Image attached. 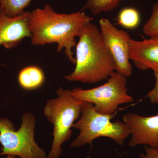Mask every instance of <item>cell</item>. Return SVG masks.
I'll list each match as a JSON object with an SVG mask.
<instances>
[{"mask_svg": "<svg viewBox=\"0 0 158 158\" xmlns=\"http://www.w3.org/2000/svg\"><path fill=\"white\" fill-rule=\"evenodd\" d=\"M90 21L89 15L84 11L59 13L54 11L50 5L45 4L43 8L30 12L29 28L31 44L43 46L56 43L57 51L64 49L66 57L75 65L72 50L76 46V38Z\"/></svg>", "mask_w": 158, "mask_h": 158, "instance_id": "1", "label": "cell"}, {"mask_svg": "<svg viewBox=\"0 0 158 158\" xmlns=\"http://www.w3.org/2000/svg\"><path fill=\"white\" fill-rule=\"evenodd\" d=\"M78 37L75 68L64 78L88 84L108 79L115 71V62L97 26L90 22Z\"/></svg>", "mask_w": 158, "mask_h": 158, "instance_id": "2", "label": "cell"}, {"mask_svg": "<svg viewBox=\"0 0 158 158\" xmlns=\"http://www.w3.org/2000/svg\"><path fill=\"white\" fill-rule=\"evenodd\" d=\"M56 98L48 100L44 114L53 125V140L48 158H59L62 156V146L70 139L72 134L71 128L81 116L83 102L77 100L71 90L61 87L56 92Z\"/></svg>", "mask_w": 158, "mask_h": 158, "instance_id": "3", "label": "cell"}, {"mask_svg": "<svg viewBox=\"0 0 158 158\" xmlns=\"http://www.w3.org/2000/svg\"><path fill=\"white\" fill-rule=\"evenodd\" d=\"M116 115V113L112 115L98 113L92 103L83 102L81 117L72 127L80 132L71 143V147L77 148L89 144L92 147L94 140L101 137L110 138L118 145H123L130 136V131L123 122H111Z\"/></svg>", "mask_w": 158, "mask_h": 158, "instance_id": "4", "label": "cell"}, {"mask_svg": "<svg viewBox=\"0 0 158 158\" xmlns=\"http://www.w3.org/2000/svg\"><path fill=\"white\" fill-rule=\"evenodd\" d=\"M36 119L30 112L23 115L20 127L15 130L14 123L0 117V156L12 155L20 158H48L45 152L34 139Z\"/></svg>", "mask_w": 158, "mask_h": 158, "instance_id": "5", "label": "cell"}, {"mask_svg": "<svg viewBox=\"0 0 158 158\" xmlns=\"http://www.w3.org/2000/svg\"><path fill=\"white\" fill-rule=\"evenodd\" d=\"M127 78L115 71L103 85L89 89L74 88L71 93L77 100L92 103L98 113L112 115L116 113L120 105L134 100L128 94Z\"/></svg>", "mask_w": 158, "mask_h": 158, "instance_id": "6", "label": "cell"}, {"mask_svg": "<svg viewBox=\"0 0 158 158\" xmlns=\"http://www.w3.org/2000/svg\"><path fill=\"white\" fill-rule=\"evenodd\" d=\"M99 25L103 39L114 59L115 71L127 77H131L133 69L130 62L129 34L117 28L107 19H101Z\"/></svg>", "mask_w": 158, "mask_h": 158, "instance_id": "7", "label": "cell"}, {"mask_svg": "<svg viewBox=\"0 0 158 158\" xmlns=\"http://www.w3.org/2000/svg\"><path fill=\"white\" fill-rule=\"evenodd\" d=\"M131 135L129 145L134 148L145 145L158 147V114L144 116L135 113H128L123 116Z\"/></svg>", "mask_w": 158, "mask_h": 158, "instance_id": "8", "label": "cell"}, {"mask_svg": "<svg viewBox=\"0 0 158 158\" xmlns=\"http://www.w3.org/2000/svg\"><path fill=\"white\" fill-rule=\"evenodd\" d=\"M30 15V11H25L17 16L10 17L0 10V46L10 49L26 37H31Z\"/></svg>", "mask_w": 158, "mask_h": 158, "instance_id": "9", "label": "cell"}, {"mask_svg": "<svg viewBox=\"0 0 158 158\" xmlns=\"http://www.w3.org/2000/svg\"><path fill=\"white\" fill-rule=\"evenodd\" d=\"M130 60L140 70L151 69L158 73V36L129 42Z\"/></svg>", "mask_w": 158, "mask_h": 158, "instance_id": "10", "label": "cell"}, {"mask_svg": "<svg viewBox=\"0 0 158 158\" xmlns=\"http://www.w3.org/2000/svg\"><path fill=\"white\" fill-rule=\"evenodd\" d=\"M45 75L40 67L31 65L21 70L18 81L21 88L26 90H36L41 87L45 81Z\"/></svg>", "mask_w": 158, "mask_h": 158, "instance_id": "11", "label": "cell"}, {"mask_svg": "<svg viewBox=\"0 0 158 158\" xmlns=\"http://www.w3.org/2000/svg\"><path fill=\"white\" fill-rule=\"evenodd\" d=\"M141 20L140 13L135 8L128 7L123 9L116 19L117 23L125 28L133 29L139 25Z\"/></svg>", "mask_w": 158, "mask_h": 158, "instance_id": "12", "label": "cell"}, {"mask_svg": "<svg viewBox=\"0 0 158 158\" xmlns=\"http://www.w3.org/2000/svg\"><path fill=\"white\" fill-rule=\"evenodd\" d=\"M123 0H87L85 8L94 15L113 11Z\"/></svg>", "mask_w": 158, "mask_h": 158, "instance_id": "13", "label": "cell"}, {"mask_svg": "<svg viewBox=\"0 0 158 158\" xmlns=\"http://www.w3.org/2000/svg\"><path fill=\"white\" fill-rule=\"evenodd\" d=\"M32 0H0V10L10 17L24 12Z\"/></svg>", "mask_w": 158, "mask_h": 158, "instance_id": "14", "label": "cell"}, {"mask_svg": "<svg viewBox=\"0 0 158 158\" xmlns=\"http://www.w3.org/2000/svg\"><path fill=\"white\" fill-rule=\"evenodd\" d=\"M143 32L149 37L158 36V3L153 5L150 17L144 24Z\"/></svg>", "mask_w": 158, "mask_h": 158, "instance_id": "15", "label": "cell"}, {"mask_svg": "<svg viewBox=\"0 0 158 158\" xmlns=\"http://www.w3.org/2000/svg\"><path fill=\"white\" fill-rule=\"evenodd\" d=\"M156 83L154 88L148 94L147 97L152 104H158V73H154Z\"/></svg>", "mask_w": 158, "mask_h": 158, "instance_id": "16", "label": "cell"}, {"mask_svg": "<svg viewBox=\"0 0 158 158\" xmlns=\"http://www.w3.org/2000/svg\"><path fill=\"white\" fill-rule=\"evenodd\" d=\"M144 151L140 154V158H158V147L145 146Z\"/></svg>", "mask_w": 158, "mask_h": 158, "instance_id": "17", "label": "cell"}, {"mask_svg": "<svg viewBox=\"0 0 158 158\" xmlns=\"http://www.w3.org/2000/svg\"><path fill=\"white\" fill-rule=\"evenodd\" d=\"M5 158H16V156L12 155H7Z\"/></svg>", "mask_w": 158, "mask_h": 158, "instance_id": "18", "label": "cell"}]
</instances>
